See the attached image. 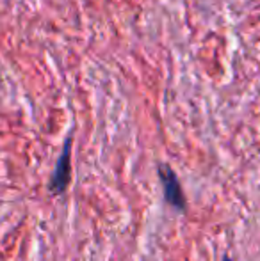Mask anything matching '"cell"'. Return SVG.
Masks as SVG:
<instances>
[{
  "instance_id": "6da1fadb",
  "label": "cell",
  "mask_w": 260,
  "mask_h": 261,
  "mask_svg": "<svg viewBox=\"0 0 260 261\" xmlns=\"http://www.w3.org/2000/svg\"><path fill=\"white\" fill-rule=\"evenodd\" d=\"M72 146H73V134H69L64 139L63 151L57 158L54 174L49 181V190L54 196H61L66 192L69 181H72Z\"/></svg>"
},
{
  "instance_id": "7a4b0ae2",
  "label": "cell",
  "mask_w": 260,
  "mask_h": 261,
  "mask_svg": "<svg viewBox=\"0 0 260 261\" xmlns=\"http://www.w3.org/2000/svg\"><path fill=\"white\" fill-rule=\"evenodd\" d=\"M157 171H159V179L162 183L166 203L170 206H173L175 210H178V212H185L187 210V199H185V194L182 190L180 179H178L177 172L168 164H159L157 165Z\"/></svg>"
},
{
  "instance_id": "3957f363",
  "label": "cell",
  "mask_w": 260,
  "mask_h": 261,
  "mask_svg": "<svg viewBox=\"0 0 260 261\" xmlns=\"http://www.w3.org/2000/svg\"><path fill=\"white\" fill-rule=\"evenodd\" d=\"M223 261H232V259H230L228 256H225V258H223Z\"/></svg>"
}]
</instances>
